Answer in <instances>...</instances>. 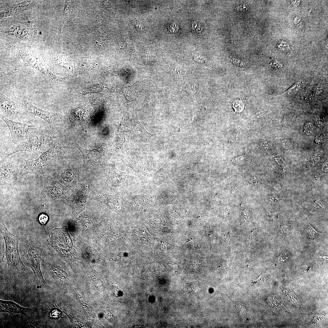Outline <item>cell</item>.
Returning <instances> with one entry per match:
<instances>
[{
  "label": "cell",
  "mask_w": 328,
  "mask_h": 328,
  "mask_svg": "<svg viewBox=\"0 0 328 328\" xmlns=\"http://www.w3.org/2000/svg\"><path fill=\"white\" fill-rule=\"evenodd\" d=\"M0 103L2 108L11 115L16 116L19 114V111L15 102L10 98L0 92Z\"/></svg>",
  "instance_id": "11"
},
{
  "label": "cell",
  "mask_w": 328,
  "mask_h": 328,
  "mask_svg": "<svg viewBox=\"0 0 328 328\" xmlns=\"http://www.w3.org/2000/svg\"><path fill=\"white\" fill-rule=\"evenodd\" d=\"M225 237L226 239L229 242L230 240L231 239V237L229 233L227 234H226L225 235Z\"/></svg>",
  "instance_id": "31"
},
{
  "label": "cell",
  "mask_w": 328,
  "mask_h": 328,
  "mask_svg": "<svg viewBox=\"0 0 328 328\" xmlns=\"http://www.w3.org/2000/svg\"><path fill=\"white\" fill-rule=\"evenodd\" d=\"M48 196L52 200L64 199H67V196L63 190L60 188L55 186H50L46 189Z\"/></svg>",
  "instance_id": "15"
},
{
  "label": "cell",
  "mask_w": 328,
  "mask_h": 328,
  "mask_svg": "<svg viewBox=\"0 0 328 328\" xmlns=\"http://www.w3.org/2000/svg\"><path fill=\"white\" fill-rule=\"evenodd\" d=\"M0 168L1 183L8 185L15 182L19 173L16 165L11 160L3 162Z\"/></svg>",
  "instance_id": "7"
},
{
  "label": "cell",
  "mask_w": 328,
  "mask_h": 328,
  "mask_svg": "<svg viewBox=\"0 0 328 328\" xmlns=\"http://www.w3.org/2000/svg\"><path fill=\"white\" fill-rule=\"evenodd\" d=\"M41 253L40 250L38 248L31 247L27 251L26 258L28 265L32 270L36 278L41 282L46 285L40 268Z\"/></svg>",
  "instance_id": "6"
},
{
  "label": "cell",
  "mask_w": 328,
  "mask_h": 328,
  "mask_svg": "<svg viewBox=\"0 0 328 328\" xmlns=\"http://www.w3.org/2000/svg\"><path fill=\"white\" fill-rule=\"evenodd\" d=\"M24 104L29 112L38 117L49 124L53 125L58 122V118L53 113L43 110L27 100L24 101Z\"/></svg>",
  "instance_id": "8"
},
{
  "label": "cell",
  "mask_w": 328,
  "mask_h": 328,
  "mask_svg": "<svg viewBox=\"0 0 328 328\" xmlns=\"http://www.w3.org/2000/svg\"><path fill=\"white\" fill-rule=\"evenodd\" d=\"M95 286L97 289L99 291V290H101V288L102 287L101 284V282L98 281L95 283Z\"/></svg>",
  "instance_id": "29"
},
{
  "label": "cell",
  "mask_w": 328,
  "mask_h": 328,
  "mask_svg": "<svg viewBox=\"0 0 328 328\" xmlns=\"http://www.w3.org/2000/svg\"><path fill=\"white\" fill-rule=\"evenodd\" d=\"M59 148V144L56 142L36 159L29 160L22 158L25 162L26 164L21 170L20 174L23 175L30 173L43 176V168L57 157L60 152Z\"/></svg>",
  "instance_id": "3"
},
{
  "label": "cell",
  "mask_w": 328,
  "mask_h": 328,
  "mask_svg": "<svg viewBox=\"0 0 328 328\" xmlns=\"http://www.w3.org/2000/svg\"><path fill=\"white\" fill-rule=\"evenodd\" d=\"M167 27L170 32L172 33H176L179 29L178 25L173 22H171L168 23Z\"/></svg>",
  "instance_id": "21"
},
{
  "label": "cell",
  "mask_w": 328,
  "mask_h": 328,
  "mask_svg": "<svg viewBox=\"0 0 328 328\" xmlns=\"http://www.w3.org/2000/svg\"><path fill=\"white\" fill-rule=\"evenodd\" d=\"M20 55L26 65L36 69L50 78L55 79L53 74L44 67L41 61L37 58L28 53L20 52Z\"/></svg>",
  "instance_id": "10"
},
{
  "label": "cell",
  "mask_w": 328,
  "mask_h": 328,
  "mask_svg": "<svg viewBox=\"0 0 328 328\" xmlns=\"http://www.w3.org/2000/svg\"><path fill=\"white\" fill-rule=\"evenodd\" d=\"M75 146L80 150L83 159L84 165L91 169H96L101 166L104 160L106 150V144L103 143L96 149H85L77 143Z\"/></svg>",
  "instance_id": "5"
},
{
  "label": "cell",
  "mask_w": 328,
  "mask_h": 328,
  "mask_svg": "<svg viewBox=\"0 0 328 328\" xmlns=\"http://www.w3.org/2000/svg\"><path fill=\"white\" fill-rule=\"evenodd\" d=\"M278 49L283 52H288L290 50L289 45L286 43L282 42L278 45Z\"/></svg>",
  "instance_id": "22"
},
{
  "label": "cell",
  "mask_w": 328,
  "mask_h": 328,
  "mask_svg": "<svg viewBox=\"0 0 328 328\" xmlns=\"http://www.w3.org/2000/svg\"><path fill=\"white\" fill-rule=\"evenodd\" d=\"M235 303V308L239 314L244 317H246L247 311L246 305L243 302L240 301L236 302Z\"/></svg>",
  "instance_id": "16"
},
{
  "label": "cell",
  "mask_w": 328,
  "mask_h": 328,
  "mask_svg": "<svg viewBox=\"0 0 328 328\" xmlns=\"http://www.w3.org/2000/svg\"><path fill=\"white\" fill-rule=\"evenodd\" d=\"M0 231L5 242L4 256L8 268L10 270H23L25 266L21 259L18 249L20 238L12 234L3 221L1 222Z\"/></svg>",
  "instance_id": "1"
},
{
  "label": "cell",
  "mask_w": 328,
  "mask_h": 328,
  "mask_svg": "<svg viewBox=\"0 0 328 328\" xmlns=\"http://www.w3.org/2000/svg\"><path fill=\"white\" fill-rule=\"evenodd\" d=\"M302 84L300 81L290 87L285 92L288 95H292L296 93L300 89Z\"/></svg>",
  "instance_id": "18"
},
{
  "label": "cell",
  "mask_w": 328,
  "mask_h": 328,
  "mask_svg": "<svg viewBox=\"0 0 328 328\" xmlns=\"http://www.w3.org/2000/svg\"><path fill=\"white\" fill-rule=\"evenodd\" d=\"M315 121H316V123L318 126H320L322 125L321 122L319 121V119H318V118L317 117L316 118Z\"/></svg>",
  "instance_id": "30"
},
{
  "label": "cell",
  "mask_w": 328,
  "mask_h": 328,
  "mask_svg": "<svg viewBox=\"0 0 328 328\" xmlns=\"http://www.w3.org/2000/svg\"><path fill=\"white\" fill-rule=\"evenodd\" d=\"M76 296L77 299L79 301L80 303L85 307H87V304L86 303L84 299H83V297L78 294H77Z\"/></svg>",
  "instance_id": "26"
},
{
  "label": "cell",
  "mask_w": 328,
  "mask_h": 328,
  "mask_svg": "<svg viewBox=\"0 0 328 328\" xmlns=\"http://www.w3.org/2000/svg\"><path fill=\"white\" fill-rule=\"evenodd\" d=\"M87 188L83 186H80L76 190L69 200L72 206L76 211H81L85 207L88 194Z\"/></svg>",
  "instance_id": "9"
},
{
  "label": "cell",
  "mask_w": 328,
  "mask_h": 328,
  "mask_svg": "<svg viewBox=\"0 0 328 328\" xmlns=\"http://www.w3.org/2000/svg\"><path fill=\"white\" fill-rule=\"evenodd\" d=\"M0 302L1 312H6L11 314H23L28 309L12 301L1 300Z\"/></svg>",
  "instance_id": "12"
},
{
  "label": "cell",
  "mask_w": 328,
  "mask_h": 328,
  "mask_svg": "<svg viewBox=\"0 0 328 328\" xmlns=\"http://www.w3.org/2000/svg\"><path fill=\"white\" fill-rule=\"evenodd\" d=\"M44 263L46 270L50 273H52L57 278L62 280H65L67 277L66 272L62 269L55 265L49 260L46 259Z\"/></svg>",
  "instance_id": "13"
},
{
  "label": "cell",
  "mask_w": 328,
  "mask_h": 328,
  "mask_svg": "<svg viewBox=\"0 0 328 328\" xmlns=\"http://www.w3.org/2000/svg\"><path fill=\"white\" fill-rule=\"evenodd\" d=\"M192 29L194 34L199 35L202 31V27L198 22H194L192 24Z\"/></svg>",
  "instance_id": "19"
},
{
  "label": "cell",
  "mask_w": 328,
  "mask_h": 328,
  "mask_svg": "<svg viewBox=\"0 0 328 328\" xmlns=\"http://www.w3.org/2000/svg\"><path fill=\"white\" fill-rule=\"evenodd\" d=\"M282 147L285 149H288L290 147V143L289 141L286 139L283 140L282 141Z\"/></svg>",
  "instance_id": "23"
},
{
  "label": "cell",
  "mask_w": 328,
  "mask_h": 328,
  "mask_svg": "<svg viewBox=\"0 0 328 328\" xmlns=\"http://www.w3.org/2000/svg\"><path fill=\"white\" fill-rule=\"evenodd\" d=\"M47 216L45 214L41 215L39 217V220L43 224H45L48 220Z\"/></svg>",
  "instance_id": "25"
},
{
  "label": "cell",
  "mask_w": 328,
  "mask_h": 328,
  "mask_svg": "<svg viewBox=\"0 0 328 328\" xmlns=\"http://www.w3.org/2000/svg\"><path fill=\"white\" fill-rule=\"evenodd\" d=\"M289 258V256L287 255L286 254H282L278 258V260L280 261H285Z\"/></svg>",
  "instance_id": "28"
},
{
  "label": "cell",
  "mask_w": 328,
  "mask_h": 328,
  "mask_svg": "<svg viewBox=\"0 0 328 328\" xmlns=\"http://www.w3.org/2000/svg\"><path fill=\"white\" fill-rule=\"evenodd\" d=\"M307 232L309 238L312 240L317 239L320 234L319 232L309 225L308 226Z\"/></svg>",
  "instance_id": "17"
},
{
  "label": "cell",
  "mask_w": 328,
  "mask_h": 328,
  "mask_svg": "<svg viewBox=\"0 0 328 328\" xmlns=\"http://www.w3.org/2000/svg\"><path fill=\"white\" fill-rule=\"evenodd\" d=\"M55 137V135L46 132L35 133L28 139L19 143L14 148L6 153L2 158L1 162L12 155L20 152H27L34 154L41 152Z\"/></svg>",
  "instance_id": "2"
},
{
  "label": "cell",
  "mask_w": 328,
  "mask_h": 328,
  "mask_svg": "<svg viewBox=\"0 0 328 328\" xmlns=\"http://www.w3.org/2000/svg\"><path fill=\"white\" fill-rule=\"evenodd\" d=\"M313 131V126L312 124L310 122H308L306 123L304 127V132L308 135L312 134Z\"/></svg>",
  "instance_id": "20"
},
{
  "label": "cell",
  "mask_w": 328,
  "mask_h": 328,
  "mask_svg": "<svg viewBox=\"0 0 328 328\" xmlns=\"http://www.w3.org/2000/svg\"><path fill=\"white\" fill-rule=\"evenodd\" d=\"M262 146H263V147L265 149H266L267 148H268V145L267 144V143L266 142H263V144H262Z\"/></svg>",
  "instance_id": "32"
},
{
  "label": "cell",
  "mask_w": 328,
  "mask_h": 328,
  "mask_svg": "<svg viewBox=\"0 0 328 328\" xmlns=\"http://www.w3.org/2000/svg\"><path fill=\"white\" fill-rule=\"evenodd\" d=\"M52 315L53 317L57 318L60 316L61 313L58 310H55L52 311Z\"/></svg>",
  "instance_id": "27"
},
{
  "label": "cell",
  "mask_w": 328,
  "mask_h": 328,
  "mask_svg": "<svg viewBox=\"0 0 328 328\" xmlns=\"http://www.w3.org/2000/svg\"><path fill=\"white\" fill-rule=\"evenodd\" d=\"M319 159V157L317 155H316L313 158V160H314V161L315 162H316Z\"/></svg>",
  "instance_id": "33"
},
{
  "label": "cell",
  "mask_w": 328,
  "mask_h": 328,
  "mask_svg": "<svg viewBox=\"0 0 328 328\" xmlns=\"http://www.w3.org/2000/svg\"><path fill=\"white\" fill-rule=\"evenodd\" d=\"M0 118L8 127L11 134L10 141L13 143H20L26 140L35 134L37 130L35 126L24 122H15L2 114Z\"/></svg>",
  "instance_id": "4"
},
{
  "label": "cell",
  "mask_w": 328,
  "mask_h": 328,
  "mask_svg": "<svg viewBox=\"0 0 328 328\" xmlns=\"http://www.w3.org/2000/svg\"><path fill=\"white\" fill-rule=\"evenodd\" d=\"M61 177L66 183L71 186H75L78 179L79 175L76 171L68 169L63 171Z\"/></svg>",
  "instance_id": "14"
},
{
  "label": "cell",
  "mask_w": 328,
  "mask_h": 328,
  "mask_svg": "<svg viewBox=\"0 0 328 328\" xmlns=\"http://www.w3.org/2000/svg\"><path fill=\"white\" fill-rule=\"evenodd\" d=\"M270 65L275 69H278L281 68L282 65L279 63L276 60H273L269 64Z\"/></svg>",
  "instance_id": "24"
}]
</instances>
